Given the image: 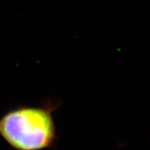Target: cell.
Wrapping results in <instances>:
<instances>
[{"label": "cell", "instance_id": "cell-1", "mask_svg": "<svg viewBox=\"0 0 150 150\" xmlns=\"http://www.w3.org/2000/svg\"><path fill=\"white\" fill-rule=\"evenodd\" d=\"M58 103L18 105L0 118V136L15 150H45L57 142L54 112Z\"/></svg>", "mask_w": 150, "mask_h": 150}]
</instances>
